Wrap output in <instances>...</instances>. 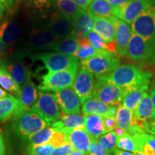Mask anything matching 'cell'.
Segmentation results:
<instances>
[{
  "instance_id": "60d3db41",
  "label": "cell",
  "mask_w": 155,
  "mask_h": 155,
  "mask_svg": "<svg viewBox=\"0 0 155 155\" xmlns=\"http://www.w3.org/2000/svg\"><path fill=\"white\" fill-rule=\"evenodd\" d=\"M56 1L57 0H30L32 7L40 11L54 8Z\"/></svg>"
},
{
  "instance_id": "d6a6232c",
  "label": "cell",
  "mask_w": 155,
  "mask_h": 155,
  "mask_svg": "<svg viewBox=\"0 0 155 155\" xmlns=\"http://www.w3.org/2000/svg\"><path fill=\"white\" fill-rule=\"evenodd\" d=\"M19 106L18 98L14 96L0 98V121H5L13 116Z\"/></svg>"
},
{
  "instance_id": "cb8c5ba5",
  "label": "cell",
  "mask_w": 155,
  "mask_h": 155,
  "mask_svg": "<svg viewBox=\"0 0 155 155\" xmlns=\"http://www.w3.org/2000/svg\"><path fill=\"white\" fill-rule=\"evenodd\" d=\"M78 44V49L75 53L74 56L78 59L83 61V60L88 59L92 57L98 55H113L115 54L111 52L106 51V50H96L92 46L90 41L87 37L77 38Z\"/></svg>"
},
{
  "instance_id": "f546056e",
  "label": "cell",
  "mask_w": 155,
  "mask_h": 155,
  "mask_svg": "<svg viewBox=\"0 0 155 155\" xmlns=\"http://www.w3.org/2000/svg\"><path fill=\"white\" fill-rule=\"evenodd\" d=\"M139 152L144 155H155V137L149 134H140L133 136Z\"/></svg>"
},
{
  "instance_id": "7402d4cb",
  "label": "cell",
  "mask_w": 155,
  "mask_h": 155,
  "mask_svg": "<svg viewBox=\"0 0 155 155\" xmlns=\"http://www.w3.org/2000/svg\"><path fill=\"white\" fill-rule=\"evenodd\" d=\"M94 28V20L93 16L88 11H85L73 21L72 33L77 38L86 37L89 32H92Z\"/></svg>"
},
{
  "instance_id": "2e32d148",
  "label": "cell",
  "mask_w": 155,
  "mask_h": 155,
  "mask_svg": "<svg viewBox=\"0 0 155 155\" xmlns=\"http://www.w3.org/2000/svg\"><path fill=\"white\" fill-rule=\"evenodd\" d=\"M31 78L32 76L30 72L26 81L21 86L20 96L18 98L19 106L13 117L30 110L38 99L39 91Z\"/></svg>"
},
{
  "instance_id": "1f68e13d",
  "label": "cell",
  "mask_w": 155,
  "mask_h": 155,
  "mask_svg": "<svg viewBox=\"0 0 155 155\" xmlns=\"http://www.w3.org/2000/svg\"><path fill=\"white\" fill-rule=\"evenodd\" d=\"M60 121L63 124L61 131L67 134L73 129L83 128L85 124L84 115H81L79 114H65L61 112Z\"/></svg>"
},
{
  "instance_id": "ac0fdd59",
  "label": "cell",
  "mask_w": 155,
  "mask_h": 155,
  "mask_svg": "<svg viewBox=\"0 0 155 155\" xmlns=\"http://www.w3.org/2000/svg\"><path fill=\"white\" fill-rule=\"evenodd\" d=\"M22 58V54L16 55L10 61H7L5 64H3L9 75L20 86L25 83L30 73L28 68L23 61Z\"/></svg>"
},
{
  "instance_id": "f5cc1de1",
  "label": "cell",
  "mask_w": 155,
  "mask_h": 155,
  "mask_svg": "<svg viewBox=\"0 0 155 155\" xmlns=\"http://www.w3.org/2000/svg\"><path fill=\"white\" fill-rule=\"evenodd\" d=\"M9 94H8L6 91L4 90V89L2 88V87H0V98H4V97H7L9 96Z\"/></svg>"
},
{
  "instance_id": "f1b7e54d",
  "label": "cell",
  "mask_w": 155,
  "mask_h": 155,
  "mask_svg": "<svg viewBox=\"0 0 155 155\" xmlns=\"http://www.w3.org/2000/svg\"><path fill=\"white\" fill-rule=\"evenodd\" d=\"M115 119L116 127L120 128L122 130L131 134L134 128L133 112L124 106L120 105L117 108Z\"/></svg>"
},
{
  "instance_id": "8fae6325",
  "label": "cell",
  "mask_w": 155,
  "mask_h": 155,
  "mask_svg": "<svg viewBox=\"0 0 155 155\" xmlns=\"http://www.w3.org/2000/svg\"><path fill=\"white\" fill-rule=\"evenodd\" d=\"M96 79L94 75L86 68L79 69L72 88L80 98L81 104L94 98Z\"/></svg>"
},
{
  "instance_id": "e575fe53",
  "label": "cell",
  "mask_w": 155,
  "mask_h": 155,
  "mask_svg": "<svg viewBox=\"0 0 155 155\" xmlns=\"http://www.w3.org/2000/svg\"><path fill=\"white\" fill-rule=\"evenodd\" d=\"M87 38L88 39L91 44L94 48L99 50H106V51L111 52L116 54L115 50V42H111V43H106L103 40L101 37L98 35L94 31L89 32L86 35Z\"/></svg>"
},
{
  "instance_id": "db71d44e",
  "label": "cell",
  "mask_w": 155,
  "mask_h": 155,
  "mask_svg": "<svg viewBox=\"0 0 155 155\" xmlns=\"http://www.w3.org/2000/svg\"><path fill=\"white\" fill-rule=\"evenodd\" d=\"M5 7L2 5V4L0 2V21L2 20L4 17V13H5Z\"/></svg>"
},
{
  "instance_id": "52a82bcc",
  "label": "cell",
  "mask_w": 155,
  "mask_h": 155,
  "mask_svg": "<svg viewBox=\"0 0 155 155\" xmlns=\"http://www.w3.org/2000/svg\"><path fill=\"white\" fill-rule=\"evenodd\" d=\"M121 60L113 55H98L81 62V68L92 73L96 78L108 75L121 65Z\"/></svg>"
},
{
  "instance_id": "bcb514c9",
  "label": "cell",
  "mask_w": 155,
  "mask_h": 155,
  "mask_svg": "<svg viewBox=\"0 0 155 155\" xmlns=\"http://www.w3.org/2000/svg\"><path fill=\"white\" fill-rule=\"evenodd\" d=\"M73 1L81 8L87 11L88 6L91 2L92 0H73Z\"/></svg>"
},
{
  "instance_id": "816d5d0a",
  "label": "cell",
  "mask_w": 155,
  "mask_h": 155,
  "mask_svg": "<svg viewBox=\"0 0 155 155\" xmlns=\"http://www.w3.org/2000/svg\"><path fill=\"white\" fill-rule=\"evenodd\" d=\"M114 132H115L116 135L117 136V137H120V136H121L122 134H124L126 131H124V130H122L121 129H120V128H118L116 127L115 129H114Z\"/></svg>"
},
{
  "instance_id": "91938a15",
  "label": "cell",
  "mask_w": 155,
  "mask_h": 155,
  "mask_svg": "<svg viewBox=\"0 0 155 155\" xmlns=\"http://www.w3.org/2000/svg\"></svg>"
},
{
  "instance_id": "603a6c76",
  "label": "cell",
  "mask_w": 155,
  "mask_h": 155,
  "mask_svg": "<svg viewBox=\"0 0 155 155\" xmlns=\"http://www.w3.org/2000/svg\"><path fill=\"white\" fill-rule=\"evenodd\" d=\"M148 90L149 86H136L124 89V95L121 105L134 113L140 102L144 92L147 91Z\"/></svg>"
},
{
  "instance_id": "ab89813d",
  "label": "cell",
  "mask_w": 155,
  "mask_h": 155,
  "mask_svg": "<svg viewBox=\"0 0 155 155\" xmlns=\"http://www.w3.org/2000/svg\"><path fill=\"white\" fill-rule=\"evenodd\" d=\"M54 148L49 144L30 145L28 147V155H51Z\"/></svg>"
},
{
  "instance_id": "681fc988",
  "label": "cell",
  "mask_w": 155,
  "mask_h": 155,
  "mask_svg": "<svg viewBox=\"0 0 155 155\" xmlns=\"http://www.w3.org/2000/svg\"><path fill=\"white\" fill-rule=\"evenodd\" d=\"M114 155H134L132 152H129L127 151H124L120 149H115L114 152Z\"/></svg>"
},
{
  "instance_id": "7a4b0ae2",
  "label": "cell",
  "mask_w": 155,
  "mask_h": 155,
  "mask_svg": "<svg viewBox=\"0 0 155 155\" xmlns=\"http://www.w3.org/2000/svg\"><path fill=\"white\" fill-rule=\"evenodd\" d=\"M50 126V122L32 109L13 117V130L22 140H29L38 131Z\"/></svg>"
},
{
  "instance_id": "74e56055",
  "label": "cell",
  "mask_w": 155,
  "mask_h": 155,
  "mask_svg": "<svg viewBox=\"0 0 155 155\" xmlns=\"http://www.w3.org/2000/svg\"><path fill=\"white\" fill-rule=\"evenodd\" d=\"M116 139H117V136L116 135L114 131H113L102 135L98 139V141L102 147L106 149L108 154L112 155L114 154V150L116 148Z\"/></svg>"
},
{
  "instance_id": "4dcf8cb0",
  "label": "cell",
  "mask_w": 155,
  "mask_h": 155,
  "mask_svg": "<svg viewBox=\"0 0 155 155\" xmlns=\"http://www.w3.org/2000/svg\"><path fill=\"white\" fill-rule=\"evenodd\" d=\"M114 7L110 5L106 0H92L87 11L94 17L108 18L114 16Z\"/></svg>"
},
{
  "instance_id": "9c48e42d",
  "label": "cell",
  "mask_w": 155,
  "mask_h": 155,
  "mask_svg": "<svg viewBox=\"0 0 155 155\" xmlns=\"http://www.w3.org/2000/svg\"><path fill=\"white\" fill-rule=\"evenodd\" d=\"M31 109L36 111L50 124L58 121L61 117V111L57 102L53 94L48 92L39 91L38 99Z\"/></svg>"
},
{
  "instance_id": "4316f807",
  "label": "cell",
  "mask_w": 155,
  "mask_h": 155,
  "mask_svg": "<svg viewBox=\"0 0 155 155\" xmlns=\"http://www.w3.org/2000/svg\"><path fill=\"white\" fill-rule=\"evenodd\" d=\"M84 128L91 139L98 140L102 135L107 133L103 125L101 116L96 114H88L84 115Z\"/></svg>"
},
{
  "instance_id": "d4e9b609",
  "label": "cell",
  "mask_w": 155,
  "mask_h": 155,
  "mask_svg": "<svg viewBox=\"0 0 155 155\" xmlns=\"http://www.w3.org/2000/svg\"><path fill=\"white\" fill-rule=\"evenodd\" d=\"M93 16V15H92ZM94 20V32L101 37L106 43L114 42L115 28L111 21L107 18L93 16Z\"/></svg>"
},
{
  "instance_id": "3957f363",
  "label": "cell",
  "mask_w": 155,
  "mask_h": 155,
  "mask_svg": "<svg viewBox=\"0 0 155 155\" xmlns=\"http://www.w3.org/2000/svg\"><path fill=\"white\" fill-rule=\"evenodd\" d=\"M58 40L46 28L43 23H35L25 35L23 44L25 48V53L22 54L28 55L34 53L35 51L48 50Z\"/></svg>"
},
{
  "instance_id": "5bb4252c",
  "label": "cell",
  "mask_w": 155,
  "mask_h": 155,
  "mask_svg": "<svg viewBox=\"0 0 155 155\" xmlns=\"http://www.w3.org/2000/svg\"><path fill=\"white\" fill-rule=\"evenodd\" d=\"M52 94L62 113L73 114L81 112L80 98L72 88L63 89Z\"/></svg>"
},
{
  "instance_id": "f35d334b",
  "label": "cell",
  "mask_w": 155,
  "mask_h": 155,
  "mask_svg": "<svg viewBox=\"0 0 155 155\" xmlns=\"http://www.w3.org/2000/svg\"><path fill=\"white\" fill-rule=\"evenodd\" d=\"M68 142V139L67 134L61 130L55 129L51 137H50L48 144L51 145L55 149L63 146Z\"/></svg>"
},
{
  "instance_id": "484cf974",
  "label": "cell",
  "mask_w": 155,
  "mask_h": 155,
  "mask_svg": "<svg viewBox=\"0 0 155 155\" xmlns=\"http://www.w3.org/2000/svg\"><path fill=\"white\" fill-rule=\"evenodd\" d=\"M78 49V44L77 38L74 34L71 32L69 35L56 42L48 50L66 55L74 56Z\"/></svg>"
},
{
  "instance_id": "d590c367",
  "label": "cell",
  "mask_w": 155,
  "mask_h": 155,
  "mask_svg": "<svg viewBox=\"0 0 155 155\" xmlns=\"http://www.w3.org/2000/svg\"><path fill=\"white\" fill-rule=\"evenodd\" d=\"M116 147L120 150L127 151L129 152H139L138 147L134 140L132 136L125 132L120 137H117Z\"/></svg>"
},
{
  "instance_id": "5b68a950",
  "label": "cell",
  "mask_w": 155,
  "mask_h": 155,
  "mask_svg": "<svg viewBox=\"0 0 155 155\" xmlns=\"http://www.w3.org/2000/svg\"><path fill=\"white\" fill-rule=\"evenodd\" d=\"M80 63L75 64L68 69L58 72L48 73L42 76L41 83L38 87L40 91L56 92L71 88L78 72Z\"/></svg>"
},
{
  "instance_id": "7c38bea8",
  "label": "cell",
  "mask_w": 155,
  "mask_h": 155,
  "mask_svg": "<svg viewBox=\"0 0 155 155\" xmlns=\"http://www.w3.org/2000/svg\"><path fill=\"white\" fill-rule=\"evenodd\" d=\"M24 34L22 23L12 17H7L0 21V41L6 46L16 44Z\"/></svg>"
},
{
  "instance_id": "d6986e66",
  "label": "cell",
  "mask_w": 155,
  "mask_h": 155,
  "mask_svg": "<svg viewBox=\"0 0 155 155\" xmlns=\"http://www.w3.org/2000/svg\"><path fill=\"white\" fill-rule=\"evenodd\" d=\"M133 117L135 121H141L143 123L154 120L155 111L148 91L144 92L135 111L133 113Z\"/></svg>"
},
{
  "instance_id": "ffe728a7",
  "label": "cell",
  "mask_w": 155,
  "mask_h": 155,
  "mask_svg": "<svg viewBox=\"0 0 155 155\" xmlns=\"http://www.w3.org/2000/svg\"><path fill=\"white\" fill-rule=\"evenodd\" d=\"M116 106H112L104 104L96 98H91L86 101L82 106V112L83 115L88 114H96L101 116H112L115 117Z\"/></svg>"
},
{
  "instance_id": "6f0895ef",
  "label": "cell",
  "mask_w": 155,
  "mask_h": 155,
  "mask_svg": "<svg viewBox=\"0 0 155 155\" xmlns=\"http://www.w3.org/2000/svg\"><path fill=\"white\" fill-rule=\"evenodd\" d=\"M134 155H144V154H141V153H140V152H136V153H134Z\"/></svg>"
},
{
  "instance_id": "7dc6e473",
  "label": "cell",
  "mask_w": 155,
  "mask_h": 155,
  "mask_svg": "<svg viewBox=\"0 0 155 155\" xmlns=\"http://www.w3.org/2000/svg\"><path fill=\"white\" fill-rule=\"evenodd\" d=\"M0 2L2 4L5 9H10L17 2V0H0Z\"/></svg>"
},
{
  "instance_id": "680465c9",
  "label": "cell",
  "mask_w": 155,
  "mask_h": 155,
  "mask_svg": "<svg viewBox=\"0 0 155 155\" xmlns=\"http://www.w3.org/2000/svg\"><path fill=\"white\" fill-rule=\"evenodd\" d=\"M154 85H155V78H154Z\"/></svg>"
},
{
  "instance_id": "277c9868",
  "label": "cell",
  "mask_w": 155,
  "mask_h": 155,
  "mask_svg": "<svg viewBox=\"0 0 155 155\" xmlns=\"http://www.w3.org/2000/svg\"><path fill=\"white\" fill-rule=\"evenodd\" d=\"M127 58L137 63L155 65V38H144L131 34L128 45Z\"/></svg>"
},
{
  "instance_id": "44dd1931",
  "label": "cell",
  "mask_w": 155,
  "mask_h": 155,
  "mask_svg": "<svg viewBox=\"0 0 155 155\" xmlns=\"http://www.w3.org/2000/svg\"><path fill=\"white\" fill-rule=\"evenodd\" d=\"M68 142L72 145L74 150L87 154L91 139L84 127L73 129L70 131L68 134Z\"/></svg>"
},
{
  "instance_id": "8992f818",
  "label": "cell",
  "mask_w": 155,
  "mask_h": 155,
  "mask_svg": "<svg viewBox=\"0 0 155 155\" xmlns=\"http://www.w3.org/2000/svg\"><path fill=\"white\" fill-rule=\"evenodd\" d=\"M22 55L30 58L32 61H41L48 73L64 71L79 63L78 59L75 56L66 55L56 52H38Z\"/></svg>"
},
{
  "instance_id": "6da1fadb",
  "label": "cell",
  "mask_w": 155,
  "mask_h": 155,
  "mask_svg": "<svg viewBox=\"0 0 155 155\" xmlns=\"http://www.w3.org/2000/svg\"><path fill=\"white\" fill-rule=\"evenodd\" d=\"M152 73L131 63L121 65L108 75L96 78V80L111 83L124 89L136 86H149Z\"/></svg>"
},
{
  "instance_id": "836d02e7",
  "label": "cell",
  "mask_w": 155,
  "mask_h": 155,
  "mask_svg": "<svg viewBox=\"0 0 155 155\" xmlns=\"http://www.w3.org/2000/svg\"><path fill=\"white\" fill-rule=\"evenodd\" d=\"M0 86L17 98L20 96L21 86L15 82L3 64L0 65Z\"/></svg>"
},
{
  "instance_id": "ee69618b",
  "label": "cell",
  "mask_w": 155,
  "mask_h": 155,
  "mask_svg": "<svg viewBox=\"0 0 155 155\" xmlns=\"http://www.w3.org/2000/svg\"><path fill=\"white\" fill-rule=\"evenodd\" d=\"M73 150H74V148L72 145L68 142L63 146L54 149L51 155H68L72 152Z\"/></svg>"
},
{
  "instance_id": "9a60e30c",
  "label": "cell",
  "mask_w": 155,
  "mask_h": 155,
  "mask_svg": "<svg viewBox=\"0 0 155 155\" xmlns=\"http://www.w3.org/2000/svg\"><path fill=\"white\" fill-rule=\"evenodd\" d=\"M152 1L153 0H131L121 7H114V15L128 25H131L134 20Z\"/></svg>"
},
{
  "instance_id": "c3c4849f",
  "label": "cell",
  "mask_w": 155,
  "mask_h": 155,
  "mask_svg": "<svg viewBox=\"0 0 155 155\" xmlns=\"http://www.w3.org/2000/svg\"><path fill=\"white\" fill-rule=\"evenodd\" d=\"M6 152L5 142H4L3 136L0 133V155H5Z\"/></svg>"
},
{
  "instance_id": "ba28073f",
  "label": "cell",
  "mask_w": 155,
  "mask_h": 155,
  "mask_svg": "<svg viewBox=\"0 0 155 155\" xmlns=\"http://www.w3.org/2000/svg\"><path fill=\"white\" fill-rule=\"evenodd\" d=\"M131 33L144 38H155V0L131 25Z\"/></svg>"
},
{
  "instance_id": "83f0119b",
  "label": "cell",
  "mask_w": 155,
  "mask_h": 155,
  "mask_svg": "<svg viewBox=\"0 0 155 155\" xmlns=\"http://www.w3.org/2000/svg\"><path fill=\"white\" fill-rule=\"evenodd\" d=\"M54 8L60 14L72 21L86 11L78 7L73 0H57Z\"/></svg>"
},
{
  "instance_id": "f907efd6",
  "label": "cell",
  "mask_w": 155,
  "mask_h": 155,
  "mask_svg": "<svg viewBox=\"0 0 155 155\" xmlns=\"http://www.w3.org/2000/svg\"><path fill=\"white\" fill-rule=\"evenodd\" d=\"M150 96H151V98H152V101L153 106H154V111H155V85H153L152 90H151ZM154 120H155V118H154Z\"/></svg>"
},
{
  "instance_id": "b9f144b4",
  "label": "cell",
  "mask_w": 155,
  "mask_h": 155,
  "mask_svg": "<svg viewBox=\"0 0 155 155\" xmlns=\"http://www.w3.org/2000/svg\"><path fill=\"white\" fill-rule=\"evenodd\" d=\"M87 155H109L104 147H102L97 139H91L90 147Z\"/></svg>"
},
{
  "instance_id": "11a10c76",
  "label": "cell",
  "mask_w": 155,
  "mask_h": 155,
  "mask_svg": "<svg viewBox=\"0 0 155 155\" xmlns=\"http://www.w3.org/2000/svg\"><path fill=\"white\" fill-rule=\"evenodd\" d=\"M7 46H6L5 44L3 43V42H2L0 41V55L2 54L4 52H5V50L7 49Z\"/></svg>"
},
{
  "instance_id": "9f6ffc18",
  "label": "cell",
  "mask_w": 155,
  "mask_h": 155,
  "mask_svg": "<svg viewBox=\"0 0 155 155\" xmlns=\"http://www.w3.org/2000/svg\"><path fill=\"white\" fill-rule=\"evenodd\" d=\"M68 155H87V154H85V153H83V152H80V151H78V150H74L72 152H71L70 154H68Z\"/></svg>"
},
{
  "instance_id": "e0dca14e",
  "label": "cell",
  "mask_w": 155,
  "mask_h": 155,
  "mask_svg": "<svg viewBox=\"0 0 155 155\" xmlns=\"http://www.w3.org/2000/svg\"><path fill=\"white\" fill-rule=\"evenodd\" d=\"M43 24L58 40L69 35L73 30V21L57 11L52 12Z\"/></svg>"
},
{
  "instance_id": "8d00e7d4",
  "label": "cell",
  "mask_w": 155,
  "mask_h": 155,
  "mask_svg": "<svg viewBox=\"0 0 155 155\" xmlns=\"http://www.w3.org/2000/svg\"><path fill=\"white\" fill-rule=\"evenodd\" d=\"M54 131L55 129L51 125L38 131L28 140L30 141V145H43L48 144Z\"/></svg>"
},
{
  "instance_id": "7bdbcfd3",
  "label": "cell",
  "mask_w": 155,
  "mask_h": 155,
  "mask_svg": "<svg viewBox=\"0 0 155 155\" xmlns=\"http://www.w3.org/2000/svg\"><path fill=\"white\" fill-rule=\"evenodd\" d=\"M103 125H104V129H106V132H110V131H114L116 128V122L115 117L112 116H101Z\"/></svg>"
},
{
  "instance_id": "f6af8a7d",
  "label": "cell",
  "mask_w": 155,
  "mask_h": 155,
  "mask_svg": "<svg viewBox=\"0 0 155 155\" xmlns=\"http://www.w3.org/2000/svg\"><path fill=\"white\" fill-rule=\"evenodd\" d=\"M113 7H119L126 5L131 0H106Z\"/></svg>"
},
{
  "instance_id": "4fadbf2b",
  "label": "cell",
  "mask_w": 155,
  "mask_h": 155,
  "mask_svg": "<svg viewBox=\"0 0 155 155\" xmlns=\"http://www.w3.org/2000/svg\"><path fill=\"white\" fill-rule=\"evenodd\" d=\"M111 21L115 28V50L116 54L121 57H127V48L131 36L130 25H128L116 16L107 18Z\"/></svg>"
},
{
  "instance_id": "30bf717a",
  "label": "cell",
  "mask_w": 155,
  "mask_h": 155,
  "mask_svg": "<svg viewBox=\"0 0 155 155\" xmlns=\"http://www.w3.org/2000/svg\"><path fill=\"white\" fill-rule=\"evenodd\" d=\"M124 89L111 83L96 80L94 98L112 106L121 105Z\"/></svg>"
}]
</instances>
